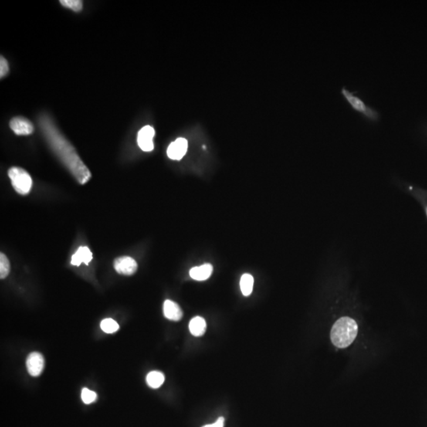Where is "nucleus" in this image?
Listing matches in <instances>:
<instances>
[{
	"mask_svg": "<svg viewBox=\"0 0 427 427\" xmlns=\"http://www.w3.org/2000/svg\"><path fill=\"white\" fill-rule=\"evenodd\" d=\"M39 123L54 152L57 154L78 182L80 184L87 183L91 178V173L81 160L72 143L62 135L49 116L42 115L40 117Z\"/></svg>",
	"mask_w": 427,
	"mask_h": 427,
	"instance_id": "obj_1",
	"label": "nucleus"
},
{
	"mask_svg": "<svg viewBox=\"0 0 427 427\" xmlns=\"http://www.w3.org/2000/svg\"><path fill=\"white\" fill-rule=\"evenodd\" d=\"M357 331L358 327L355 320L343 316L334 323L331 330L332 343L338 348H346L355 340Z\"/></svg>",
	"mask_w": 427,
	"mask_h": 427,
	"instance_id": "obj_2",
	"label": "nucleus"
},
{
	"mask_svg": "<svg viewBox=\"0 0 427 427\" xmlns=\"http://www.w3.org/2000/svg\"><path fill=\"white\" fill-rule=\"evenodd\" d=\"M8 176L13 188L18 194L25 195L29 193L32 181L30 175L25 170L19 167H12L8 170Z\"/></svg>",
	"mask_w": 427,
	"mask_h": 427,
	"instance_id": "obj_3",
	"label": "nucleus"
},
{
	"mask_svg": "<svg viewBox=\"0 0 427 427\" xmlns=\"http://www.w3.org/2000/svg\"><path fill=\"white\" fill-rule=\"evenodd\" d=\"M342 94L346 100L347 101L350 106L358 113L364 115L369 120H373V121H377L379 120V114L375 109H371L368 106L365 104L364 102L359 98V97L354 96V93L349 91L348 89L343 88L342 89Z\"/></svg>",
	"mask_w": 427,
	"mask_h": 427,
	"instance_id": "obj_4",
	"label": "nucleus"
},
{
	"mask_svg": "<svg viewBox=\"0 0 427 427\" xmlns=\"http://www.w3.org/2000/svg\"><path fill=\"white\" fill-rule=\"evenodd\" d=\"M113 266L117 273L124 275H133L138 269L137 262L130 256L116 258L113 263Z\"/></svg>",
	"mask_w": 427,
	"mask_h": 427,
	"instance_id": "obj_5",
	"label": "nucleus"
},
{
	"mask_svg": "<svg viewBox=\"0 0 427 427\" xmlns=\"http://www.w3.org/2000/svg\"><path fill=\"white\" fill-rule=\"evenodd\" d=\"M154 129L151 126H145L143 127L141 130L139 132L138 134L137 141L138 145L146 152H150L154 150V143H153V138H154Z\"/></svg>",
	"mask_w": 427,
	"mask_h": 427,
	"instance_id": "obj_6",
	"label": "nucleus"
},
{
	"mask_svg": "<svg viewBox=\"0 0 427 427\" xmlns=\"http://www.w3.org/2000/svg\"><path fill=\"white\" fill-rule=\"evenodd\" d=\"M44 367H45V359L42 354L40 353H31L27 357V370L32 377L41 375L43 371Z\"/></svg>",
	"mask_w": 427,
	"mask_h": 427,
	"instance_id": "obj_7",
	"label": "nucleus"
},
{
	"mask_svg": "<svg viewBox=\"0 0 427 427\" xmlns=\"http://www.w3.org/2000/svg\"><path fill=\"white\" fill-rule=\"evenodd\" d=\"M10 127L18 136H29L32 134L34 130L32 123L22 116L13 118L10 122Z\"/></svg>",
	"mask_w": 427,
	"mask_h": 427,
	"instance_id": "obj_8",
	"label": "nucleus"
},
{
	"mask_svg": "<svg viewBox=\"0 0 427 427\" xmlns=\"http://www.w3.org/2000/svg\"><path fill=\"white\" fill-rule=\"evenodd\" d=\"M188 141L184 138H178L169 146L167 149L168 157L173 160H181L188 150Z\"/></svg>",
	"mask_w": 427,
	"mask_h": 427,
	"instance_id": "obj_9",
	"label": "nucleus"
},
{
	"mask_svg": "<svg viewBox=\"0 0 427 427\" xmlns=\"http://www.w3.org/2000/svg\"><path fill=\"white\" fill-rule=\"evenodd\" d=\"M163 313L167 319L174 321H179L183 317L181 307L173 301L167 300L163 305Z\"/></svg>",
	"mask_w": 427,
	"mask_h": 427,
	"instance_id": "obj_10",
	"label": "nucleus"
},
{
	"mask_svg": "<svg viewBox=\"0 0 427 427\" xmlns=\"http://www.w3.org/2000/svg\"><path fill=\"white\" fill-rule=\"evenodd\" d=\"M213 272L212 265L205 264L201 266L195 267L190 270L189 275L191 279L196 281H204L211 277Z\"/></svg>",
	"mask_w": 427,
	"mask_h": 427,
	"instance_id": "obj_11",
	"label": "nucleus"
},
{
	"mask_svg": "<svg viewBox=\"0 0 427 427\" xmlns=\"http://www.w3.org/2000/svg\"><path fill=\"white\" fill-rule=\"evenodd\" d=\"M93 259V254L89 250L88 247H80L72 256V263L74 266H79L82 263L89 265V262Z\"/></svg>",
	"mask_w": 427,
	"mask_h": 427,
	"instance_id": "obj_12",
	"label": "nucleus"
},
{
	"mask_svg": "<svg viewBox=\"0 0 427 427\" xmlns=\"http://www.w3.org/2000/svg\"><path fill=\"white\" fill-rule=\"evenodd\" d=\"M188 327H189L190 333H191V335H193L194 336H196V337H200V336H204V333H206L207 323H206V320L201 316H195L194 318L191 319Z\"/></svg>",
	"mask_w": 427,
	"mask_h": 427,
	"instance_id": "obj_13",
	"label": "nucleus"
},
{
	"mask_svg": "<svg viewBox=\"0 0 427 427\" xmlns=\"http://www.w3.org/2000/svg\"><path fill=\"white\" fill-rule=\"evenodd\" d=\"M254 279L252 275L249 274H245L242 275V279L240 281V286L242 290V293L245 297H248L252 293L253 290Z\"/></svg>",
	"mask_w": 427,
	"mask_h": 427,
	"instance_id": "obj_14",
	"label": "nucleus"
},
{
	"mask_svg": "<svg viewBox=\"0 0 427 427\" xmlns=\"http://www.w3.org/2000/svg\"><path fill=\"white\" fill-rule=\"evenodd\" d=\"M165 381V376L162 373L158 371H152L147 376V382L149 386L153 388H157L162 385Z\"/></svg>",
	"mask_w": 427,
	"mask_h": 427,
	"instance_id": "obj_15",
	"label": "nucleus"
},
{
	"mask_svg": "<svg viewBox=\"0 0 427 427\" xmlns=\"http://www.w3.org/2000/svg\"><path fill=\"white\" fill-rule=\"evenodd\" d=\"M101 329L103 332L109 334L116 333L119 330V324L117 322L111 318L105 319L101 323Z\"/></svg>",
	"mask_w": 427,
	"mask_h": 427,
	"instance_id": "obj_16",
	"label": "nucleus"
},
{
	"mask_svg": "<svg viewBox=\"0 0 427 427\" xmlns=\"http://www.w3.org/2000/svg\"><path fill=\"white\" fill-rule=\"evenodd\" d=\"M11 271V265L10 261L5 254L1 252L0 254V278L1 279H6L8 277Z\"/></svg>",
	"mask_w": 427,
	"mask_h": 427,
	"instance_id": "obj_17",
	"label": "nucleus"
},
{
	"mask_svg": "<svg viewBox=\"0 0 427 427\" xmlns=\"http://www.w3.org/2000/svg\"><path fill=\"white\" fill-rule=\"evenodd\" d=\"M60 4L75 12H80L82 9V2L81 0H61Z\"/></svg>",
	"mask_w": 427,
	"mask_h": 427,
	"instance_id": "obj_18",
	"label": "nucleus"
},
{
	"mask_svg": "<svg viewBox=\"0 0 427 427\" xmlns=\"http://www.w3.org/2000/svg\"><path fill=\"white\" fill-rule=\"evenodd\" d=\"M82 400L86 404H91L94 402L97 399V394L95 393L94 391L88 389V388H84L82 390Z\"/></svg>",
	"mask_w": 427,
	"mask_h": 427,
	"instance_id": "obj_19",
	"label": "nucleus"
},
{
	"mask_svg": "<svg viewBox=\"0 0 427 427\" xmlns=\"http://www.w3.org/2000/svg\"><path fill=\"white\" fill-rule=\"evenodd\" d=\"M8 72H9V65H8V61L4 56H1L0 58V77L1 79L5 77Z\"/></svg>",
	"mask_w": 427,
	"mask_h": 427,
	"instance_id": "obj_20",
	"label": "nucleus"
},
{
	"mask_svg": "<svg viewBox=\"0 0 427 427\" xmlns=\"http://www.w3.org/2000/svg\"><path fill=\"white\" fill-rule=\"evenodd\" d=\"M224 424H225V418L223 417H220L214 423L208 424V425H204L203 427H224Z\"/></svg>",
	"mask_w": 427,
	"mask_h": 427,
	"instance_id": "obj_21",
	"label": "nucleus"
}]
</instances>
